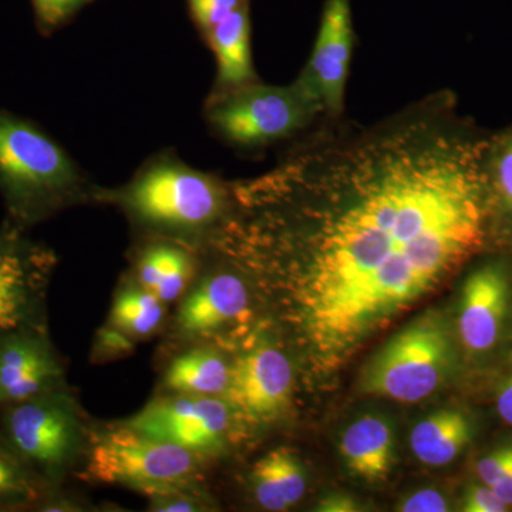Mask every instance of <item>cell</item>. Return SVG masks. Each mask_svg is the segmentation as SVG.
Segmentation results:
<instances>
[{"label":"cell","instance_id":"22","mask_svg":"<svg viewBox=\"0 0 512 512\" xmlns=\"http://www.w3.org/2000/svg\"><path fill=\"white\" fill-rule=\"evenodd\" d=\"M47 488L0 439V511L35 507Z\"/></svg>","mask_w":512,"mask_h":512},{"label":"cell","instance_id":"18","mask_svg":"<svg viewBox=\"0 0 512 512\" xmlns=\"http://www.w3.org/2000/svg\"><path fill=\"white\" fill-rule=\"evenodd\" d=\"M205 35L217 59L218 82L228 90L251 83L255 74L247 5L239 6Z\"/></svg>","mask_w":512,"mask_h":512},{"label":"cell","instance_id":"1","mask_svg":"<svg viewBox=\"0 0 512 512\" xmlns=\"http://www.w3.org/2000/svg\"><path fill=\"white\" fill-rule=\"evenodd\" d=\"M480 163L476 144L433 100L376 127L318 138L275 174L313 200L298 232L264 241L291 256L316 349L352 348L483 245Z\"/></svg>","mask_w":512,"mask_h":512},{"label":"cell","instance_id":"26","mask_svg":"<svg viewBox=\"0 0 512 512\" xmlns=\"http://www.w3.org/2000/svg\"><path fill=\"white\" fill-rule=\"evenodd\" d=\"M508 505L498 498L491 487L471 485L464 495L463 510L466 512H504Z\"/></svg>","mask_w":512,"mask_h":512},{"label":"cell","instance_id":"15","mask_svg":"<svg viewBox=\"0 0 512 512\" xmlns=\"http://www.w3.org/2000/svg\"><path fill=\"white\" fill-rule=\"evenodd\" d=\"M340 453L350 473L369 483L382 481L394 464L392 427L379 417H363L343 433Z\"/></svg>","mask_w":512,"mask_h":512},{"label":"cell","instance_id":"16","mask_svg":"<svg viewBox=\"0 0 512 512\" xmlns=\"http://www.w3.org/2000/svg\"><path fill=\"white\" fill-rule=\"evenodd\" d=\"M251 485L259 507L266 511H286L305 495V471L291 450L275 448L252 466Z\"/></svg>","mask_w":512,"mask_h":512},{"label":"cell","instance_id":"6","mask_svg":"<svg viewBox=\"0 0 512 512\" xmlns=\"http://www.w3.org/2000/svg\"><path fill=\"white\" fill-rule=\"evenodd\" d=\"M451 367V343L433 315L394 335L363 370L360 387L369 396L416 403L431 396Z\"/></svg>","mask_w":512,"mask_h":512},{"label":"cell","instance_id":"10","mask_svg":"<svg viewBox=\"0 0 512 512\" xmlns=\"http://www.w3.org/2000/svg\"><path fill=\"white\" fill-rule=\"evenodd\" d=\"M291 360L272 345H256L231 363V379L222 399L238 420L259 427L284 416L291 403Z\"/></svg>","mask_w":512,"mask_h":512},{"label":"cell","instance_id":"2","mask_svg":"<svg viewBox=\"0 0 512 512\" xmlns=\"http://www.w3.org/2000/svg\"><path fill=\"white\" fill-rule=\"evenodd\" d=\"M82 191L79 168L49 134L0 110V192L6 222L26 231L73 204Z\"/></svg>","mask_w":512,"mask_h":512},{"label":"cell","instance_id":"17","mask_svg":"<svg viewBox=\"0 0 512 512\" xmlns=\"http://www.w3.org/2000/svg\"><path fill=\"white\" fill-rule=\"evenodd\" d=\"M231 379V363L215 349H185L171 360L164 373L167 393L224 397Z\"/></svg>","mask_w":512,"mask_h":512},{"label":"cell","instance_id":"3","mask_svg":"<svg viewBox=\"0 0 512 512\" xmlns=\"http://www.w3.org/2000/svg\"><path fill=\"white\" fill-rule=\"evenodd\" d=\"M0 439L32 470L47 491L56 490L86 458L90 430L67 386L3 407Z\"/></svg>","mask_w":512,"mask_h":512},{"label":"cell","instance_id":"11","mask_svg":"<svg viewBox=\"0 0 512 512\" xmlns=\"http://www.w3.org/2000/svg\"><path fill=\"white\" fill-rule=\"evenodd\" d=\"M66 386L47 326H29L0 338V407Z\"/></svg>","mask_w":512,"mask_h":512},{"label":"cell","instance_id":"30","mask_svg":"<svg viewBox=\"0 0 512 512\" xmlns=\"http://www.w3.org/2000/svg\"><path fill=\"white\" fill-rule=\"evenodd\" d=\"M319 510L326 512H350L356 511V504L348 495L333 494L320 501Z\"/></svg>","mask_w":512,"mask_h":512},{"label":"cell","instance_id":"7","mask_svg":"<svg viewBox=\"0 0 512 512\" xmlns=\"http://www.w3.org/2000/svg\"><path fill=\"white\" fill-rule=\"evenodd\" d=\"M318 110L298 82L289 87L248 83L218 97L208 109V120L232 143L261 146L291 136Z\"/></svg>","mask_w":512,"mask_h":512},{"label":"cell","instance_id":"23","mask_svg":"<svg viewBox=\"0 0 512 512\" xmlns=\"http://www.w3.org/2000/svg\"><path fill=\"white\" fill-rule=\"evenodd\" d=\"M87 0H32L37 26L43 33L53 32L72 18Z\"/></svg>","mask_w":512,"mask_h":512},{"label":"cell","instance_id":"27","mask_svg":"<svg viewBox=\"0 0 512 512\" xmlns=\"http://www.w3.org/2000/svg\"><path fill=\"white\" fill-rule=\"evenodd\" d=\"M201 497L188 493H170L150 497V510L160 512L201 511Z\"/></svg>","mask_w":512,"mask_h":512},{"label":"cell","instance_id":"28","mask_svg":"<svg viewBox=\"0 0 512 512\" xmlns=\"http://www.w3.org/2000/svg\"><path fill=\"white\" fill-rule=\"evenodd\" d=\"M403 512H446L448 504L443 494L436 490L417 491L400 505Z\"/></svg>","mask_w":512,"mask_h":512},{"label":"cell","instance_id":"9","mask_svg":"<svg viewBox=\"0 0 512 512\" xmlns=\"http://www.w3.org/2000/svg\"><path fill=\"white\" fill-rule=\"evenodd\" d=\"M5 222L0 228V338L46 325V293L53 255Z\"/></svg>","mask_w":512,"mask_h":512},{"label":"cell","instance_id":"12","mask_svg":"<svg viewBox=\"0 0 512 512\" xmlns=\"http://www.w3.org/2000/svg\"><path fill=\"white\" fill-rule=\"evenodd\" d=\"M352 50L349 0H326L308 69L298 83L328 113L342 110Z\"/></svg>","mask_w":512,"mask_h":512},{"label":"cell","instance_id":"24","mask_svg":"<svg viewBox=\"0 0 512 512\" xmlns=\"http://www.w3.org/2000/svg\"><path fill=\"white\" fill-rule=\"evenodd\" d=\"M188 5L192 18L208 33L244 3L242 0H188Z\"/></svg>","mask_w":512,"mask_h":512},{"label":"cell","instance_id":"14","mask_svg":"<svg viewBox=\"0 0 512 512\" xmlns=\"http://www.w3.org/2000/svg\"><path fill=\"white\" fill-rule=\"evenodd\" d=\"M510 302V284L503 269L487 265L468 276L463 286L458 329L471 352H485L500 338Z\"/></svg>","mask_w":512,"mask_h":512},{"label":"cell","instance_id":"31","mask_svg":"<svg viewBox=\"0 0 512 512\" xmlns=\"http://www.w3.org/2000/svg\"><path fill=\"white\" fill-rule=\"evenodd\" d=\"M497 410L501 419L512 426V376L503 384L498 393Z\"/></svg>","mask_w":512,"mask_h":512},{"label":"cell","instance_id":"25","mask_svg":"<svg viewBox=\"0 0 512 512\" xmlns=\"http://www.w3.org/2000/svg\"><path fill=\"white\" fill-rule=\"evenodd\" d=\"M512 466V444L504 446L481 458L477 464L478 477L488 487H491L505 471Z\"/></svg>","mask_w":512,"mask_h":512},{"label":"cell","instance_id":"19","mask_svg":"<svg viewBox=\"0 0 512 512\" xmlns=\"http://www.w3.org/2000/svg\"><path fill=\"white\" fill-rule=\"evenodd\" d=\"M134 281L168 305L180 301L190 288L194 281V262L177 245L156 244L138 258Z\"/></svg>","mask_w":512,"mask_h":512},{"label":"cell","instance_id":"21","mask_svg":"<svg viewBox=\"0 0 512 512\" xmlns=\"http://www.w3.org/2000/svg\"><path fill=\"white\" fill-rule=\"evenodd\" d=\"M165 303L136 281L127 282L114 296L107 325L138 342L156 335L164 325Z\"/></svg>","mask_w":512,"mask_h":512},{"label":"cell","instance_id":"5","mask_svg":"<svg viewBox=\"0 0 512 512\" xmlns=\"http://www.w3.org/2000/svg\"><path fill=\"white\" fill-rule=\"evenodd\" d=\"M138 222L157 229L194 232L220 220L227 192L211 175L174 161L148 165L116 195Z\"/></svg>","mask_w":512,"mask_h":512},{"label":"cell","instance_id":"32","mask_svg":"<svg viewBox=\"0 0 512 512\" xmlns=\"http://www.w3.org/2000/svg\"><path fill=\"white\" fill-rule=\"evenodd\" d=\"M491 488L503 503L512 505V466L491 485Z\"/></svg>","mask_w":512,"mask_h":512},{"label":"cell","instance_id":"8","mask_svg":"<svg viewBox=\"0 0 512 512\" xmlns=\"http://www.w3.org/2000/svg\"><path fill=\"white\" fill-rule=\"evenodd\" d=\"M121 424L204 458L224 450L235 420L222 397L165 393Z\"/></svg>","mask_w":512,"mask_h":512},{"label":"cell","instance_id":"13","mask_svg":"<svg viewBox=\"0 0 512 512\" xmlns=\"http://www.w3.org/2000/svg\"><path fill=\"white\" fill-rule=\"evenodd\" d=\"M180 301L175 330L181 339L194 343L215 338L247 318L251 295L241 276L211 272L192 281Z\"/></svg>","mask_w":512,"mask_h":512},{"label":"cell","instance_id":"20","mask_svg":"<svg viewBox=\"0 0 512 512\" xmlns=\"http://www.w3.org/2000/svg\"><path fill=\"white\" fill-rule=\"evenodd\" d=\"M471 424L457 410H441L419 421L410 434V446L421 463L431 467L446 466L467 446Z\"/></svg>","mask_w":512,"mask_h":512},{"label":"cell","instance_id":"29","mask_svg":"<svg viewBox=\"0 0 512 512\" xmlns=\"http://www.w3.org/2000/svg\"><path fill=\"white\" fill-rule=\"evenodd\" d=\"M497 184L504 200L512 204V141L505 146L495 168Z\"/></svg>","mask_w":512,"mask_h":512},{"label":"cell","instance_id":"4","mask_svg":"<svg viewBox=\"0 0 512 512\" xmlns=\"http://www.w3.org/2000/svg\"><path fill=\"white\" fill-rule=\"evenodd\" d=\"M202 458L175 444L143 436L124 424L90 433L84 473L93 481L119 484L137 493H188L201 497Z\"/></svg>","mask_w":512,"mask_h":512}]
</instances>
